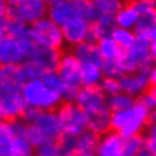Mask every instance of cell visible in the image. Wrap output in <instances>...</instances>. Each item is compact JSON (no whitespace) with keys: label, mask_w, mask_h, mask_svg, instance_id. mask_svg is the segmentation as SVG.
<instances>
[{"label":"cell","mask_w":156,"mask_h":156,"mask_svg":"<svg viewBox=\"0 0 156 156\" xmlns=\"http://www.w3.org/2000/svg\"><path fill=\"white\" fill-rule=\"evenodd\" d=\"M47 1L43 0H9L0 1V17L9 20H17L32 26L48 17Z\"/></svg>","instance_id":"obj_1"},{"label":"cell","mask_w":156,"mask_h":156,"mask_svg":"<svg viewBox=\"0 0 156 156\" xmlns=\"http://www.w3.org/2000/svg\"><path fill=\"white\" fill-rule=\"evenodd\" d=\"M22 94L28 106L37 108L43 112L57 111L63 103L61 94L57 90H50L42 79L27 80Z\"/></svg>","instance_id":"obj_2"},{"label":"cell","mask_w":156,"mask_h":156,"mask_svg":"<svg viewBox=\"0 0 156 156\" xmlns=\"http://www.w3.org/2000/svg\"><path fill=\"white\" fill-rule=\"evenodd\" d=\"M55 113L63 135L77 137L87 129V114L75 102H63Z\"/></svg>","instance_id":"obj_3"},{"label":"cell","mask_w":156,"mask_h":156,"mask_svg":"<svg viewBox=\"0 0 156 156\" xmlns=\"http://www.w3.org/2000/svg\"><path fill=\"white\" fill-rule=\"evenodd\" d=\"M32 39L16 40L12 36L0 37V62L1 65H23L35 48Z\"/></svg>","instance_id":"obj_4"},{"label":"cell","mask_w":156,"mask_h":156,"mask_svg":"<svg viewBox=\"0 0 156 156\" xmlns=\"http://www.w3.org/2000/svg\"><path fill=\"white\" fill-rule=\"evenodd\" d=\"M31 37L35 45L48 49L60 51L65 44L61 27L53 23L49 17H45L32 25Z\"/></svg>","instance_id":"obj_5"},{"label":"cell","mask_w":156,"mask_h":156,"mask_svg":"<svg viewBox=\"0 0 156 156\" xmlns=\"http://www.w3.org/2000/svg\"><path fill=\"white\" fill-rule=\"evenodd\" d=\"M27 79L20 65H1L0 67V93H22Z\"/></svg>","instance_id":"obj_6"},{"label":"cell","mask_w":156,"mask_h":156,"mask_svg":"<svg viewBox=\"0 0 156 156\" xmlns=\"http://www.w3.org/2000/svg\"><path fill=\"white\" fill-rule=\"evenodd\" d=\"M83 67L71 51H65L61 53L58 74L67 85L82 88Z\"/></svg>","instance_id":"obj_7"},{"label":"cell","mask_w":156,"mask_h":156,"mask_svg":"<svg viewBox=\"0 0 156 156\" xmlns=\"http://www.w3.org/2000/svg\"><path fill=\"white\" fill-rule=\"evenodd\" d=\"M27 103L22 93L0 94V118L1 121H15L22 119Z\"/></svg>","instance_id":"obj_8"},{"label":"cell","mask_w":156,"mask_h":156,"mask_svg":"<svg viewBox=\"0 0 156 156\" xmlns=\"http://www.w3.org/2000/svg\"><path fill=\"white\" fill-rule=\"evenodd\" d=\"M92 25L85 20L74 17L61 26V31L65 39V44L75 48L88 41Z\"/></svg>","instance_id":"obj_9"},{"label":"cell","mask_w":156,"mask_h":156,"mask_svg":"<svg viewBox=\"0 0 156 156\" xmlns=\"http://www.w3.org/2000/svg\"><path fill=\"white\" fill-rule=\"evenodd\" d=\"M106 101L108 96L102 90L101 87L94 86V87H82L75 103L82 110H84L86 114H88L106 106Z\"/></svg>","instance_id":"obj_10"},{"label":"cell","mask_w":156,"mask_h":156,"mask_svg":"<svg viewBox=\"0 0 156 156\" xmlns=\"http://www.w3.org/2000/svg\"><path fill=\"white\" fill-rule=\"evenodd\" d=\"M61 53L59 50L55 49H48L36 45L34 50L32 51L27 60H31L42 69L45 75L51 73H57L60 63Z\"/></svg>","instance_id":"obj_11"},{"label":"cell","mask_w":156,"mask_h":156,"mask_svg":"<svg viewBox=\"0 0 156 156\" xmlns=\"http://www.w3.org/2000/svg\"><path fill=\"white\" fill-rule=\"evenodd\" d=\"M149 110L141 103L137 102L135 106L131 109V118L127 125L121 130L120 136L123 139H128L130 137L141 133L143 129L147 126L148 122Z\"/></svg>","instance_id":"obj_12"},{"label":"cell","mask_w":156,"mask_h":156,"mask_svg":"<svg viewBox=\"0 0 156 156\" xmlns=\"http://www.w3.org/2000/svg\"><path fill=\"white\" fill-rule=\"evenodd\" d=\"M121 86V92L128 94L135 98H140L151 87L149 76L143 73H137L133 75H122L119 78Z\"/></svg>","instance_id":"obj_13"},{"label":"cell","mask_w":156,"mask_h":156,"mask_svg":"<svg viewBox=\"0 0 156 156\" xmlns=\"http://www.w3.org/2000/svg\"><path fill=\"white\" fill-rule=\"evenodd\" d=\"M48 17L58 26H62L76 15L75 0H49Z\"/></svg>","instance_id":"obj_14"},{"label":"cell","mask_w":156,"mask_h":156,"mask_svg":"<svg viewBox=\"0 0 156 156\" xmlns=\"http://www.w3.org/2000/svg\"><path fill=\"white\" fill-rule=\"evenodd\" d=\"M71 52L77 58V60L80 62L83 67L84 66H95L101 68L104 59L102 58L101 52L98 50V47L96 43L92 42H84L77 47L73 48Z\"/></svg>","instance_id":"obj_15"},{"label":"cell","mask_w":156,"mask_h":156,"mask_svg":"<svg viewBox=\"0 0 156 156\" xmlns=\"http://www.w3.org/2000/svg\"><path fill=\"white\" fill-rule=\"evenodd\" d=\"M125 147V139L119 133L110 131L101 137L98 148L95 151L96 156H122Z\"/></svg>","instance_id":"obj_16"},{"label":"cell","mask_w":156,"mask_h":156,"mask_svg":"<svg viewBox=\"0 0 156 156\" xmlns=\"http://www.w3.org/2000/svg\"><path fill=\"white\" fill-rule=\"evenodd\" d=\"M111 115L108 105L102 109L87 114V129L93 131L100 137L104 136L105 133L111 131Z\"/></svg>","instance_id":"obj_17"},{"label":"cell","mask_w":156,"mask_h":156,"mask_svg":"<svg viewBox=\"0 0 156 156\" xmlns=\"http://www.w3.org/2000/svg\"><path fill=\"white\" fill-rule=\"evenodd\" d=\"M117 28L118 25L114 16H100L98 20L92 24L88 42L98 43L102 39L112 37V34Z\"/></svg>","instance_id":"obj_18"},{"label":"cell","mask_w":156,"mask_h":156,"mask_svg":"<svg viewBox=\"0 0 156 156\" xmlns=\"http://www.w3.org/2000/svg\"><path fill=\"white\" fill-rule=\"evenodd\" d=\"M35 125L41 128V130L47 136L48 140H59V138L62 135L55 111L42 112Z\"/></svg>","instance_id":"obj_19"},{"label":"cell","mask_w":156,"mask_h":156,"mask_svg":"<svg viewBox=\"0 0 156 156\" xmlns=\"http://www.w3.org/2000/svg\"><path fill=\"white\" fill-rule=\"evenodd\" d=\"M0 35L12 36L20 41L32 39L31 26H27L17 20H9L5 17H0Z\"/></svg>","instance_id":"obj_20"},{"label":"cell","mask_w":156,"mask_h":156,"mask_svg":"<svg viewBox=\"0 0 156 156\" xmlns=\"http://www.w3.org/2000/svg\"><path fill=\"white\" fill-rule=\"evenodd\" d=\"M0 156H35V148L25 137H16L6 147H0Z\"/></svg>","instance_id":"obj_21"},{"label":"cell","mask_w":156,"mask_h":156,"mask_svg":"<svg viewBox=\"0 0 156 156\" xmlns=\"http://www.w3.org/2000/svg\"><path fill=\"white\" fill-rule=\"evenodd\" d=\"M115 20H117L118 27L133 31V28L136 27L137 23L139 20V14L133 7V1L125 2L123 7L121 8L120 12L115 16Z\"/></svg>","instance_id":"obj_22"},{"label":"cell","mask_w":156,"mask_h":156,"mask_svg":"<svg viewBox=\"0 0 156 156\" xmlns=\"http://www.w3.org/2000/svg\"><path fill=\"white\" fill-rule=\"evenodd\" d=\"M75 9H76L75 17L85 20L90 25L95 23L100 17L95 5L90 0H75Z\"/></svg>","instance_id":"obj_23"},{"label":"cell","mask_w":156,"mask_h":156,"mask_svg":"<svg viewBox=\"0 0 156 156\" xmlns=\"http://www.w3.org/2000/svg\"><path fill=\"white\" fill-rule=\"evenodd\" d=\"M117 61L123 75H133L139 73V67H140L139 60L130 49L121 50L120 55L117 58Z\"/></svg>","instance_id":"obj_24"},{"label":"cell","mask_w":156,"mask_h":156,"mask_svg":"<svg viewBox=\"0 0 156 156\" xmlns=\"http://www.w3.org/2000/svg\"><path fill=\"white\" fill-rule=\"evenodd\" d=\"M136 103V98L128 95V94L123 93V92H121L117 95L109 96L108 101H106V105H108L111 112H115V111L131 110Z\"/></svg>","instance_id":"obj_25"},{"label":"cell","mask_w":156,"mask_h":156,"mask_svg":"<svg viewBox=\"0 0 156 156\" xmlns=\"http://www.w3.org/2000/svg\"><path fill=\"white\" fill-rule=\"evenodd\" d=\"M76 138H77V147L79 153H95L101 139L98 135L94 133L88 129H86L84 133H82Z\"/></svg>","instance_id":"obj_26"},{"label":"cell","mask_w":156,"mask_h":156,"mask_svg":"<svg viewBox=\"0 0 156 156\" xmlns=\"http://www.w3.org/2000/svg\"><path fill=\"white\" fill-rule=\"evenodd\" d=\"M83 67V66H82ZM103 74L101 68L95 66H84L82 71V86L83 87H94L100 86L103 80Z\"/></svg>","instance_id":"obj_27"},{"label":"cell","mask_w":156,"mask_h":156,"mask_svg":"<svg viewBox=\"0 0 156 156\" xmlns=\"http://www.w3.org/2000/svg\"><path fill=\"white\" fill-rule=\"evenodd\" d=\"M96 44H98V50L101 52L102 58L104 60H117L121 50H122L117 43L114 42V40L112 37L102 39Z\"/></svg>","instance_id":"obj_28"},{"label":"cell","mask_w":156,"mask_h":156,"mask_svg":"<svg viewBox=\"0 0 156 156\" xmlns=\"http://www.w3.org/2000/svg\"><path fill=\"white\" fill-rule=\"evenodd\" d=\"M100 16H117L125 2L119 0H93Z\"/></svg>","instance_id":"obj_29"},{"label":"cell","mask_w":156,"mask_h":156,"mask_svg":"<svg viewBox=\"0 0 156 156\" xmlns=\"http://www.w3.org/2000/svg\"><path fill=\"white\" fill-rule=\"evenodd\" d=\"M145 140L146 136L143 133L136 135L125 139V147H123V154L126 156H136L138 155L141 151L145 149Z\"/></svg>","instance_id":"obj_30"},{"label":"cell","mask_w":156,"mask_h":156,"mask_svg":"<svg viewBox=\"0 0 156 156\" xmlns=\"http://www.w3.org/2000/svg\"><path fill=\"white\" fill-rule=\"evenodd\" d=\"M112 39L114 42L122 49V50H128L136 42V35L133 31L130 30H125V28L118 27L112 34Z\"/></svg>","instance_id":"obj_31"},{"label":"cell","mask_w":156,"mask_h":156,"mask_svg":"<svg viewBox=\"0 0 156 156\" xmlns=\"http://www.w3.org/2000/svg\"><path fill=\"white\" fill-rule=\"evenodd\" d=\"M60 156H77L79 154L77 147V138L70 135H61L58 140Z\"/></svg>","instance_id":"obj_32"},{"label":"cell","mask_w":156,"mask_h":156,"mask_svg":"<svg viewBox=\"0 0 156 156\" xmlns=\"http://www.w3.org/2000/svg\"><path fill=\"white\" fill-rule=\"evenodd\" d=\"M131 118V110L125 111H115L111 115V130L115 133H120Z\"/></svg>","instance_id":"obj_33"},{"label":"cell","mask_w":156,"mask_h":156,"mask_svg":"<svg viewBox=\"0 0 156 156\" xmlns=\"http://www.w3.org/2000/svg\"><path fill=\"white\" fill-rule=\"evenodd\" d=\"M25 138L30 141V144L34 148H37L39 146H41L43 143H45L48 140L47 136L44 135V133L37 125H28Z\"/></svg>","instance_id":"obj_34"},{"label":"cell","mask_w":156,"mask_h":156,"mask_svg":"<svg viewBox=\"0 0 156 156\" xmlns=\"http://www.w3.org/2000/svg\"><path fill=\"white\" fill-rule=\"evenodd\" d=\"M22 66L23 73L27 80H34V79H42L45 76V73L40 68L36 63L31 60H26Z\"/></svg>","instance_id":"obj_35"},{"label":"cell","mask_w":156,"mask_h":156,"mask_svg":"<svg viewBox=\"0 0 156 156\" xmlns=\"http://www.w3.org/2000/svg\"><path fill=\"white\" fill-rule=\"evenodd\" d=\"M42 80L44 84L50 88V90H57L60 94H62V92L66 88L67 84L62 80V78L60 77V75L57 73H51V74H47L42 78Z\"/></svg>","instance_id":"obj_36"},{"label":"cell","mask_w":156,"mask_h":156,"mask_svg":"<svg viewBox=\"0 0 156 156\" xmlns=\"http://www.w3.org/2000/svg\"><path fill=\"white\" fill-rule=\"evenodd\" d=\"M101 70L104 78L119 79L123 75L117 60H104V62H103V65L101 67Z\"/></svg>","instance_id":"obj_37"},{"label":"cell","mask_w":156,"mask_h":156,"mask_svg":"<svg viewBox=\"0 0 156 156\" xmlns=\"http://www.w3.org/2000/svg\"><path fill=\"white\" fill-rule=\"evenodd\" d=\"M35 156H60L58 140H47L35 148Z\"/></svg>","instance_id":"obj_38"},{"label":"cell","mask_w":156,"mask_h":156,"mask_svg":"<svg viewBox=\"0 0 156 156\" xmlns=\"http://www.w3.org/2000/svg\"><path fill=\"white\" fill-rule=\"evenodd\" d=\"M16 138L15 131L10 122L1 121L0 123V147H6Z\"/></svg>","instance_id":"obj_39"},{"label":"cell","mask_w":156,"mask_h":156,"mask_svg":"<svg viewBox=\"0 0 156 156\" xmlns=\"http://www.w3.org/2000/svg\"><path fill=\"white\" fill-rule=\"evenodd\" d=\"M133 5L139 14V17L154 15L156 9V1L154 0H137L133 1Z\"/></svg>","instance_id":"obj_40"},{"label":"cell","mask_w":156,"mask_h":156,"mask_svg":"<svg viewBox=\"0 0 156 156\" xmlns=\"http://www.w3.org/2000/svg\"><path fill=\"white\" fill-rule=\"evenodd\" d=\"M100 87L105 93L108 98L121 93V86L119 79H115V78H103Z\"/></svg>","instance_id":"obj_41"},{"label":"cell","mask_w":156,"mask_h":156,"mask_svg":"<svg viewBox=\"0 0 156 156\" xmlns=\"http://www.w3.org/2000/svg\"><path fill=\"white\" fill-rule=\"evenodd\" d=\"M43 111H41L40 109L37 108H34V106H27L26 110H25V112H24L23 119L27 125H35L37 120H39V118L41 117V114H42Z\"/></svg>","instance_id":"obj_42"},{"label":"cell","mask_w":156,"mask_h":156,"mask_svg":"<svg viewBox=\"0 0 156 156\" xmlns=\"http://www.w3.org/2000/svg\"><path fill=\"white\" fill-rule=\"evenodd\" d=\"M10 123H12V129H14V131H15L16 137H25L26 131H27L28 125L23 120V119L10 121Z\"/></svg>","instance_id":"obj_43"},{"label":"cell","mask_w":156,"mask_h":156,"mask_svg":"<svg viewBox=\"0 0 156 156\" xmlns=\"http://www.w3.org/2000/svg\"><path fill=\"white\" fill-rule=\"evenodd\" d=\"M137 102H139V103H141L143 105H145L147 109L149 110V111H152L153 109H155V108H156L155 98H153L152 95L148 93V90H147L146 93L143 94L140 98H137Z\"/></svg>","instance_id":"obj_44"},{"label":"cell","mask_w":156,"mask_h":156,"mask_svg":"<svg viewBox=\"0 0 156 156\" xmlns=\"http://www.w3.org/2000/svg\"><path fill=\"white\" fill-rule=\"evenodd\" d=\"M145 149H147L153 156H156V137L146 136V140H145Z\"/></svg>","instance_id":"obj_45"},{"label":"cell","mask_w":156,"mask_h":156,"mask_svg":"<svg viewBox=\"0 0 156 156\" xmlns=\"http://www.w3.org/2000/svg\"><path fill=\"white\" fill-rule=\"evenodd\" d=\"M149 83H151V86H156V63L149 74Z\"/></svg>","instance_id":"obj_46"},{"label":"cell","mask_w":156,"mask_h":156,"mask_svg":"<svg viewBox=\"0 0 156 156\" xmlns=\"http://www.w3.org/2000/svg\"><path fill=\"white\" fill-rule=\"evenodd\" d=\"M153 123H156V108H155V109H153L152 111H149L148 122H147V126L153 125Z\"/></svg>","instance_id":"obj_47"},{"label":"cell","mask_w":156,"mask_h":156,"mask_svg":"<svg viewBox=\"0 0 156 156\" xmlns=\"http://www.w3.org/2000/svg\"><path fill=\"white\" fill-rule=\"evenodd\" d=\"M148 137H156V123L147 126V135Z\"/></svg>","instance_id":"obj_48"},{"label":"cell","mask_w":156,"mask_h":156,"mask_svg":"<svg viewBox=\"0 0 156 156\" xmlns=\"http://www.w3.org/2000/svg\"><path fill=\"white\" fill-rule=\"evenodd\" d=\"M148 39L151 42H156V24L148 32Z\"/></svg>","instance_id":"obj_49"},{"label":"cell","mask_w":156,"mask_h":156,"mask_svg":"<svg viewBox=\"0 0 156 156\" xmlns=\"http://www.w3.org/2000/svg\"><path fill=\"white\" fill-rule=\"evenodd\" d=\"M151 53H152V58L154 62L156 63V42L151 43Z\"/></svg>","instance_id":"obj_50"},{"label":"cell","mask_w":156,"mask_h":156,"mask_svg":"<svg viewBox=\"0 0 156 156\" xmlns=\"http://www.w3.org/2000/svg\"><path fill=\"white\" fill-rule=\"evenodd\" d=\"M148 93L152 95L153 98H155V101H156V86H151L148 90Z\"/></svg>","instance_id":"obj_51"},{"label":"cell","mask_w":156,"mask_h":156,"mask_svg":"<svg viewBox=\"0 0 156 156\" xmlns=\"http://www.w3.org/2000/svg\"><path fill=\"white\" fill-rule=\"evenodd\" d=\"M136 156H153V155L147 151V149H144V151H141V152Z\"/></svg>","instance_id":"obj_52"},{"label":"cell","mask_w":156,"mask_h":156,"mask_svg":"<svg viewBox=\"0 0 156 156\" xmlns=\"http://www.w3.org/2000/svg\"><path fill=\"white\" fill-rule=\"evenodd\" d=\"M77 156H96L95 153H79Z\"/></svg>","instance_id":"obj_53"},{"label":"cell","mask_w":156,"mask_h":156,"mask_svg":"<svg viewBox=\"0 0 156 156\" xmlns=\"http://www.w3.org/2000/svg\"><path fill=\"white\" fill-rule=\"evenodd\" d=\"M154 17H155V22H156V9H155V12H154Z\"/></svg>","instance_id":"obj_54"},{"label":"cell","mask_w":156,"mask_h":156,"mask_svg":"<svg viewBox=\"0 0 156 156\" xmlns=\"http://www.w3.org/2000/svg\"><path fill=\"white\" fill-rule=\"evenodd\" d=\"M122 156H126V155H125V154H123V155H122Z\"/></svg>","instance_id":"obj_55"}]
</instances>
